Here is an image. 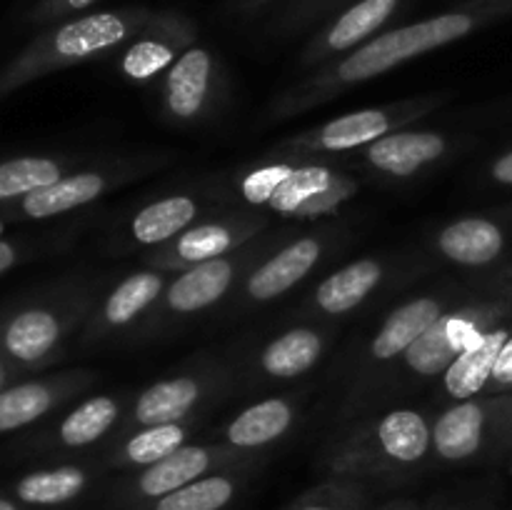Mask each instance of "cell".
Segmentation results:
<instances>
[{"label":"cell","instance_id":"6da1fadb","mask_svg":"<svg viewBox=\"0 0 512 510\" xmlns=\"http://www.w3.org/2000/svg\"><path fill=\"white\" fill-rule=\"evenodd\" d=\"M475 20L468 13H448L438 15V18L423 20V23L405 25V28L390 30V33L378 35L370 40L368 45L350 55L343 65H340V78L355 83V80H368L375 75L385 73V70L395 68L403 60L415 58L420 53L440 48L445 43L463 38L473 30Z\"/></svg>","mask_w":512,"mask_h":510},{"label":"cell","instance_id":"7a4b0ae2","mask_svg":"<svg viewBox=\"0 0 512 510\" xmlns=\"http://www.w3.org/2000/svg\"><path fill=\"white\" fill-rule=\"evenodd\" d=\"M60 320L48 308H25L0 325V358L20 365L40 363L58 345Z\"/></svg>","mask_w":512,"mask_h":510},{"label":"cell","instance_id":"3957f363","mask_svg":"<svg viewBox=\"0 0 512 510\" xmlns=\"http://www.w3.org/2000/svg\"><path fill=\"white\" fill-rule=\"evenodd\" d=\"M485 333H480L478 323L465 318H440L433 328L425 330L408 350L405 358L413 370L423 375H435L448 370L463 350L478 343Z\"/></svg>","mask_w":512,"mask_h":510},{"label":"cell","instance_id":"277c9868","mask_svg":"<svg viewBox=\"0 0 512 510\" xmlns=\"http://www.w3.org/2000/svg\"><path fill=\"white\" fill-rule=\"evenodd\" d=\"M510 333L512 330L508 328L488 330L478 343L470 345L468 350H463L455 358V363L445 370V388H448V393L453 398H473V395H478L490 383L495 363H498V355L503 350V345L508 343Z\"/></svg>","mask_w":512,"mask_h":510},{"label":"cell","instance_id":"5b68a950","mask_svg":"<svg viewBox=\"0 0 512 510\" xmlns=\"http://www.w3.org/2000/svg\"><path fill=\"white\" fill-rule=\"evenodd\" d=\"M443 150L445 143L438 133H395L373 140L368 160L385 173L405 178L430 160H438Z\"/></svg>","mask_w":512,"mask_h":510},{"label":"cell","instance_id":"8992f818","mask_svg":"<svg viewBox=\"0 0 512 510\" xmlns=\"http://www.w3.org/2000/svg\"><path fill=\"white\" fill-rule=\"evenodd\" d=\"M318 255L320 243L313 238H303L298 240V243L288 245V248L280 250L275 258H270L268 263L260 265V268L250 275V295L258 300H270L275 298V295L285 293V290L293 288L298 280H303L305 275H308V270L313 268Z\"/></svg>","mask_w":512,"mask_h":510},{"label":"cell","instance_id":"52a82bcc","mask_svg":"<svg viewBox=\"0 0 512 510\" xmlns=\"http://www.w3.org/2000/svg\"><path fill=\"white\" fill-rule=\"evenodd\" d=\"M100 193H103V178L98 173L63 175L55 183L20 198V213L33 220L53 218V215L68 213V210L90 203Z\"/></svg>","mask_w":512,"mask_h":510},{"label":"cell","instance_id":"ba28073f","mask_svg":"<svg viewBox=\"0 0 512 510\" xmlns=\"http://www.w3.org/2000/svg\"><path fill=\"white\" fill-rule=\"evenodd\" d=\"M123 38L125 23L120 15L95 13L88 15V18H80L63 25V28L53 35V40H50V50H53V55H58V58L75 60L110 48V45L120 43Z\"/></svg>","mask_w":512,"mask_h":510},{"label":"cell","instance_id":"9c48e42d","mask_svg":"<svg viewBox=\"0 0 512 510\" xmlns=\"http://www.w3.org/2000/svg\"><path fill=\"white\" fill-rule=\"evenodd\" d=\"M505 248L503 230L485 218H465L440 233V250L463 265H485Z\"/></svg>","mask_w":512,"mask_h":510},{"label":"cell","instance_id":"30bf717a","mask_svg":"<svg viewBox=\"0 0 512 510\" xmlns=\"http://www.w3.org/2000/svg\"><path fill=\"white\" fill-rule=\"evenodd\" d=\"M440 318H443L440 303L433 298H418L413 303L403 305V308H398L390 315L388 323L378 333L373 343V355L380 360H388L405 353Z\"/></svg>","mask_w":512,"mask_h":510},{"label":"cell","instance_id":"8fae6325","mask_svg":"<svg viewBox=\"0 0 512 510\" xmlns=\"http://www.w3.org/2000/svg\"><path fill=\"white\" fill-rule=\"evenodd\" d=\"M230 280H233V268L225 260L213 258L198 263L193 270L180 275L170 285V308L180 310V313H193V310L208 308L210 303H215L228 290Z\"/></svg>","mask_w":512,"mask_h":510},{"label":"cell","instance_id":"7c38bea8","mask_svg":"<svg viewBox=\"0 0 512 510\" xmlns=\"http://www.w3.org/2000/svg\"><path fill=\"white\" fill-rule=\"evenodd\" d=\"M485 410L478 403H460L438 420L433 430L435 448L443 458L463 460L483 445Z\"/></svg>","mask_w":512,"mask_h":510},{"label":"cell","instance_id":"4fadbf2b","mask_svg":"<svg viewBox=\"0 0 512 510\" xmlns=\"http://www.w3.org/2000/svg\"><path fill=\"white\" fill-rule=\"evenodd\" d=\"M210 80V55L193 48L173 65L168 75V103L180 118H190L203 105Z\"/></svg>","mask_w":512,"mask_h":510},{"label":"cell","instance_id":"5bb4252c","mask_svg":"<svg viewBox=\"0 0 512 510\" xmlns=\"http://www.w3.org/2000/svg\"><path fill=\"white\" fill-rule=\"evenodd\" d=\"M210 465V455L203 448H178L168 458L158 460L140 475L138 485L143 495L150 498H163V495L175 493L183 485L198 480Z\"/></svg>","mask_w":512,"mask_h":510},{"label":"cell","instance_id":"9a60e30c","mask_svg":"<svg viewBox=\"0 0 512 510\" xmlns=\"http://www.w3.org/2000/svg\"><path fill=\"white\" fill-rule=\"evenodd\" d=\"M380 275H383V270L375 260L350 263L348 268L338 270L328 280H323V285L318 288V305L325 313H345V310L355 308L378 285Z\"/></svg>","mask_w":512,"mask_h":510},{"label":"cell","instance_id":"2e32d148","mask_svg":"<svg viewBox=\"0 0 512 510\" xmlns=\"http://www.w3.org/2000/svg\"><path fill=\"white\" fill-rule=\"evenodd\" d=\"M198 400V383L190 378L165 380L145 390L135 405V418L143 425H168L183 418Z\"/></svg>","mask_w":512,"mask_h":510},{"label":"cell","instance_id":"e0dca14e","mask_svg":"<svg viewBox=\"0 0 512 510\" xmlns=\"http://www.w3.org/2000/svg\"><path fill=\"white\" fill-rule=\"evenodd\" d=\"M85 488V473L75 465L35 470L15 483V498L25 505H60Z\"/></svg>","mask_w":512,"mask_h":510},{"label":"cell","instance_id":"ac0fdd59","mask_svg":"<svg viewBox=\"0 0 512 510\" xmlns=\"http://www.w3.org/2000/svg\"><path fill=\"white\" fill-rule=\"evenodd\" d=\"M323 350V340L313 330H290L265 348L263 368L275 378H295L313 368Z\"/></svg>","mask_w":512,"mask_h":510},{"label":"cell","instance_id":"d6986e66","mask_svg":"<svg viewBox=\"0 0 512 510\" xmlns=\"http://www.w3.org/2000/svg\"><path fill=\"white\" fill-rule=\"evenodd\" d=\"M290 420H293V413L283 400H263L238 415V420H233V425L228 428V438L240 448H255V445H265L283 435Z\"/></svg>","mask_w":512,"mask_h":510},{"label":"cell","instance_id":"ffe728a7","mask_svg":"<svg viewBox=\"0 0 512 510\" xmlns=\"http://www.w3.org/2000/svg\"><path fill=\"white\" fill-rule=\"evenodd\" d=\"M378 438L385 453L403 463H415L423 458L430 443L428 425L413 410H395L385 415L378 428Z\"/></svg>","mask_w":512,"mask_h":510},{"label":"cell","instance_id":"44dd1931","mask_svg":"<svg viewBox=\"0 0 512 510\" xmlns=\"http://www.w3.org/2000/svg\"><path fill=\"white\" fill-rule=\"evenodd\" d=\"M53 400V388L38 380L0 390V433H13L35 423L53 408Z\"/></svg>","mask_w":512,"mask_h":510},{"label":"cell","instance_id":"7402d4cb","mask_svg":"<svg viewBox=\"0 0 512 510\" xmlns=\"http://www.w3.org/2000/svg\"><path fill=\"white\" fill-rule=\"evenodd\" d=\"M60 178H63L60 165L50 158L30 155V158L5 160L0 163V203L25 198Z\"/></svg>","mask_w":512,"mask_h":510},{"label":"cell","instance_id":"603a6c76","mask_svg":"<svg viewBox=\"0 0 512 510\" xmlns=\"http://www.w3.org/2000/svg\"><path fill=\"white\" fill-rule=\"evenodd\" d=\"M193 215V200L185 198V195H173V198L160 200V203H153L143 213H138V218L133 220V233L140 243H160V240H168L170 235L185 228L193 220Z\"/></svg>","mask_w":512,"mask_h":510},{"label":"cell","instance_id":"cb8c5ba5","mask_svg":"<svg viewBox=\"0 0 512 510\" xmlns=\"http://www.w3.org/2000/svg\"><path fill=\"white\" fill-rule=\"evenodd\" d=\"M385 133H388V118L380 110H358L325 125L320 133V145L328 150H348L373 143Z\"/></svg>","mask_w":512,"mask_h":510},{"label":"cell","instance_id":"d4e9b609","mask_svg":"<svg viewBox=\"0 0 512 510\" xmlns=\"http://www.w3.org/2000/svg\"><path fill=\"white\" fill-rule=\"evenodd\" d=\"M118 408L110 398L98 395V398L88 400L80 408H75L68 418L60 423V440L68 448H80V445L95 443L105 430L113 425Z\"/></svg>","mask_w":512,"mask_h":510},{"label":"cell","instance_id":"484cf974","mask_svg":"<svg viewBox=\"0 0 512 510\" xmlns=\"http://www.w3.org/2000/svg\"><path fill=\"white\" fill-rule=\"evenodd\" d=\"M395 5H398V0H360L358 5H353V8L333 25V30H330L328 35L330 48L345 50L350 48V45L360 43L365 35L378 30V25H383L385 20L390 18Z\"/></svg>","mask_w":512,"mask_h":510},{"label":"cell","instance_id":"4316f807","mask_svg":"<svg viewBox=\"0 0 512 510\" xmlns=\"http://www.w3.org/2000/svg\"><path fill=\"white\" fill-rule=\"evenodd\" d=\"M333 175L328 168H300L293 170L288 178L283 180L275 195L270 198L278 213H298L305 203H310L318 195L328 193L333 188Z\"/></svg>","mask_w":512,"mask_h":510},{"label":"cell","instance_id":"83f0119b","mask_svg":"<svg viewBox=\"0 0 512 510\" xmlns=\"http://www.w3.org/2000/svg\"><path fill=\"white\" fill-rule=\"evenodd\" d=\"M233 498V483L228 478H200L183 485L175 493L163 495L155 510H220Z\"/></svg>","mask_w":512,"mask_h":510},{"label":"cell","instance_id":"f1b7e54d","mask_svg":"<svg viewBox=\"0 0 512 510\" xmlns=\"http://www.w3.org/2000/svg\"><path fill=\"white\" fill-rule=\"evenodd\" d=\"M160 288H163V280L155 273H138L133 278L125 280L123 285L115 288V293L110 295L108 305H105V318L113 325H123L128 320H133L145 305L153 303L158 298Z\"/></svg>","mask_w":512,"mask_h":510},{"label":"cell","instance_id":"f546056e","mask_svg":"<svg viewBox=\"0 0 512 510\" xmlns=\"http://www.w3.org/2000/svg\"><path fill=\"white\" fill-rule=\"evenodd\" d=\"M183 438V428L175 423L150 425L148 430H143V433H138L130 440L128 458L140 465H153L158 460L168 458L170 453H175L183 445Z\"/></svg>","mask_w":512,"mask_h":510},{"label":"cell","instance_id":"4dcf8cb0","mask_svg":"<svg viewBox=\"0 0 512 510\" xmlns=\"http://www.w3.org/2000/svg\"><path fill=\"white\" fill-rule=\"evenodd\" d=\"M230 243H233V238L225 228H220V225H200V228L188 230L180 238L178 253L185 260L205 263V260H213L215 255H223L230 248Z\"/></svg>","mask_w":512,"mask_h":510},{"label":"cell","instance_id":"1f68e13d","mask_svg":"<svg viewBox=\"0 0 512 510\" xmlns=\"http://www.w3.org/2000/svg\"><path fill=\"white\" fill-rule=\"evenodd\" d=\"M173 60V50L163 43H155V40H143V43L133 45L128 50L123 60V68L130 78L143 80L155 75L158 70H163L165 65Z\"/></svg>","mask_w":512,"mask_h":510},{"label":"cell","instance_id":"d6a6232c","mask_svg":"<svg viewBox=\"0 0 512 510\" xmlns=\"http://www.w3.org/2000/svg\"><path fill=\"white\" fill-rule=\"evenodd\" d=\"M293 170L288 165H268V168H260L255 173H250L243 183V195L248 203H270V198L275 195V190L283 185V180Z\"/></svg>","mask_w":512,"mask_h":510},{"label":"cell","instance_id":"836d02e7","mask_svg":"<svg viewBox=\"0 0 512 510\" xmlns=\"http://www.w3.org/2000/svg\"><path fill=\"white\" fill-rule=\"evenodd\" d=\"M490 383H493L495 388H512V333L508 343H505L503 350H500Z\"/></svg>","mask_w":512,"mask_h":510},{"label":"cell","instance_id":"e575fe53","mask_svg":"<svg viewBox=\"0 0 512 510\" xmlns=\"http://www.w3.org/2000/svg\"><path fill=\"white\" fill-rule=\"evenodd\" d=\"M15 263H18V248L10 240L0 238V275L8 273Z\"/></svg>","mask_w":512,"mask_h":510},{"label":"cell","instance_id":"d590c367","mask_svg":"<svg viewBox=\"0 0 512 510\" xmlns=\"http://www.w3.org/2000/svg\"><path fill=\"white\" fill-rule=\"evenodd\" d=\"M493 178L498 180V183L512 185V150L505 153L503 158H498V163L493 165Z\"/></svg>","mask_w":512,"mask_h":510},{"label":"cell","instance_id":"8d00e7d4","mask_svg":"<svg viewBox=\"0 0 512 510\" xmlns=\"http://www.w3.org/2000/svg\"><path fill=\"white\" fill-rule=\"evenodd\" d=\"M95 0H65V5H68L70 10H83L88 8V5H93Z\"/></svg>","mask_w":512,"mask_h":510},{"label":"cell","instance_id":"74e56055","mask_svg":"<svg viewBox=\"0 0 512 510\" xmlns=\"http://www.w3.org/2000/svg\"><path fill=\"white\" fill-rule=\"evenodd\" d=\"M0 510H20L18 503H13L10 498H0Z\"/></svg>","mask_w":512,"mask_h":510},{"label":"cell","instance_id":"f35d334b","mask_svg":"<svg viewBox=\"0 0 512 510\" xmlns=\"http://www.w3.org/2000/svg\"><path fill=\"white\" fill-rule=\"evenodd\" d=\"M303 510H333V508H323V505H313V508H303Z\"/></svg>","mask_w":512,"mask_h":510}]
</instances>
